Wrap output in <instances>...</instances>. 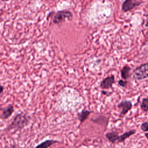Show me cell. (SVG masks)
Wrapping results in <instances>:
<instances>
[{"instance_id": "obj_1", "label": "cell", "mask_w": 148, "mask_h": 148, "mask_svg": "<svg viewBox=\"0 0 148 148\" xmlns=\"http://www.w3.org/2000/svg\"><path fill=\"white\" fill-rule=\"evenodd\" d=\"M30 120L28 116L24 113L17 114L13 119L7 130H21L27 126Z\"/></svg>"}, {"instance_id": "obj_2", "label": "cell", "mask_w": 148, "mask_h": 148, "mask_svg": "<svg viewBox=\"0 0 148 148\" xmlns=\"http://www.w3.org/2000/svg\"><path fill=\"white\" fill-rule=\"evenodd\" d=\"M134 79L136 80L148 78V62L140 65L135 68L131 73Z\"/></svg>"}, {"instance_id": "obj_3", "label": "cell", "mask_w": 148, "mask_h": 148, "mask_svg": "<svg viewBox=\"0 0 148 148\" xmlns=\"http://www.w3.org/2000/svg\"><path fill=\"white\" fill-rule=\"evenodd\" d=\"M73 18V14L69 10H60L57 12L53 18L55 24H58L66 21H71Z\"/></svg>"}, {"instance_id": "obj_4", "label": "cell", "mask_w": 148, "mask_h": 148, "mask_svg": "<svg viewBox=\"0 0 148 148\" xmlns=\"http://www.w3.org/2000/svg\"><path fill=\"white\" fill-rule=\"evenodd\" d=\"M144 1L136 0H125L121 5V10L124 12L131 11L134 9L137 8L141 5Z\"/></svg>"}, {"instance_id": "obj_5", "label": "cell", "mask_w": 148, "mask_h": 148, "mask_svg": "<svg viewBox=\"0 0 148 148\" xmlns=\"http://www.w3.org/2000/svg\"><path fill=\"white\" fill-rule=\"evenodd\" d=\"M117 107L121 109L120 116H124L132 108V103L130 100H124L120 102L118 105Z\"/></svg>"}, {"instance_id": "obj_6", "label": "cell", "mask_w": 148, "mask_h": 148, "mask_svg": "<svg viewBox=\"0 0 148 148\" xmlns=\"http://www.w3.org/2000/svg\"><path fill=\"white\" fill-rule=\"evenodd\" d=\"M114 76L112 75L104 78L100 83V87L102 89L106 90L112 87L113 84L114 83Z\"/></svg>"}, {"instance_id": "obj_7", "label": "cell", "mask_w": 148, "mask_h": 148, "mask_svg": "<svg viewBox=\"0 0 148 148\" xmlns=\"http://www.w3.org/2000/svg\"><path fill=\"white\" fill-rule=\"evenodd\" d=\"M14 110V109L13 105H9L6 107L1 108V119L4 120L8 119L12 114Z\"/></svg>"}, {"instance_id": "obj_8", "label": "cell", "mask_w": 148, "mask_h": 148, "mask_svg": "<svg viewBox=\"0 0 148 148\" xmlns=\"http://www.w3.org/2000/svg\"><path fill=\"white\" fill-rule=\"evenodd\" d=\"M105 136L110 142L112 143H115L118 142L120 135L117 131H111L107 132L105 134Z\"/></svg>"}, {"instance_id": "obj_9", "label": "cell", "mask_w": 148, "mask_h": 148, "mask_svg": "<svg viewBox=\"0 0 148 148\" xmlns=\"http://www.w3.org/2000/svg\"><path fill=\"white\" fill-rule=\"evenodd\" d=\"M131 71V68L130 66L127 65L124 66L120 71L121 78L124 80H126L128 79H129L131 75L130 73Z\"/></svg>"}, {"instance_id": "obj_10", "label": "cell", "mask_w": 148, "mask_h": 148, "mask_svg": "<svg viewBox=\"0 0 148 148\" xmlns=\"http://www.w3.org/2000/svg\"><path fill=\"white\" fill-rule=\"evenodd\" d=\"M59 141L54 139H47L38 145L35 148H49L52 145L58 143Z\"/></svg>"}, {"instance_id": "obj_11", "label": "cell", "mask_w": 148, "mask_h": 148, "mask_svg": "<svg viewBox=\"0 0 148 148\" xmlns=\"http://www.w3.org/2000/svg\"><path fill=\"white\" fill-rule=\"evenodd\" d=\"M92 112L91 110H88L87 109H83L82 110L81 112L77 114V118L79 120L80 124L84 122L88 117L90 114Z\"/></svg>"}, {"instance_id": "obj_12", "label": "cell", "mask_w": 148, "mask_h": 148, "mask_svg": "<svg viewBox=\"0 0 148 148\" xmlns=\"http://www.w3.org/2000/svg\"><path fill=\"white\" fill-rule=\"evenodd\" d=\"M135 132H136V130H129L128 131H126L125 132H124L122 135H120L119 139L117 143L124 142L125 141V140H126L127 138H130L132 135L135 134Z\"/></svg>"}, {"instance_id": "obj_13", "label": "cell", "mask_w": 148, "mask_h": 148, "mask_svg": "<svg viewBox=\"0 0 148 148\" xmlns=\"http://www.w3.org/2000/svg\"><path fill=\"white\" fill-rule=\"evenodd\" d=\"M140 108L145 112H148V97L146 98H143L141 101Z\"/></svg>"}, {"instance_id": "obj_14", "label": "cell", "mask_w": 148, "mask_h": 148, "mask_svg": "<svg viewBox=\"0 0 148 148\" xmlns=\"http://www.w3.org/2000/svg\"><path fill=\"white\" fill-rule=\"evenodd\" d=\"M140 128L143 132H148V121H145L142 123Z\"/></svg>"}, {"instance_id": "obj_15", "label": "cell", "mask_w": 148, "mask_h": 148, "mask_svg": "<svg viewBox=\"0 0 148 148\" xmlns=\"http://www.w3.org/2000/svg\"><path fill=\"white\" fill-rule=\"evenodd\" d=\"M128 84V82L123 79H120L118 81V84L122 87H126Z\"/></svg>"}, {"instance_id": "obj_16", "label": "cell", "mask_w": 148, "mask_h": 148, "mask_svg": "<svg viewBox=\"0 0 148 148\" xmlns=\"http://www.w3.org/2000/svg\"><path fill=\"white\" fill-rule=\"evenodd\" d=\"M6 148H17V147H16V145H12V146H10V147H6Z\"/></svg>"}, {"instance_id": "obj_17", "label": "cell", "mask_w": 148, "mask_h": 148, "mask_svg": "<svg viewBox=\"0 0 148 148\" xmlns=\"http://www.w3.org/2000/svg\"><path fill=\"white\" fill-rule=\"evenodd\" d=\"M145 137L146 138V139H147V140H148V132H146V133L145 134Z\"/></svg>"}, {"instance_id": "obj_18", "label": "cell", "mask_w": 148, "mask_h": 148, "mask_svg": "<svg viewBox=\"0 0 148 148\" xmlns=\"http://www.w3.org/2000/svg\"><path fill=\"white\" fill-rule=\"evenodd\" d=\"M145 27H147V28L148 27V20H147V21L146 22V23H145Z\"/></svg>"}, {"instance_id": "obj_19", "label": "cell", "mask_w": 148, "mask_h": 148, "mask_svg": "<svg viewBox=\"0 0 148 148\" xmlns=\"http://www.w3.org/2000/svg\"><path fill=\"white\" fill-rule=\"evenodd\" d=\"M1 93H2L3 92V87L2 86H1Z\"/></svg>"}]
</instances>
